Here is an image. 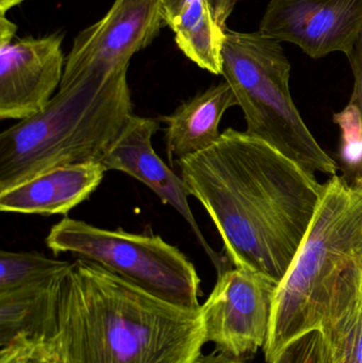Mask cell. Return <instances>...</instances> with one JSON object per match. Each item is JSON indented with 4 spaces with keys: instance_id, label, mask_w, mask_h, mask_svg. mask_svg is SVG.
Listing matches in <instances>:
<instances>
[{
    "instance_id": "obj_1",
    "label": "cell",
    "mask_w": 362,
    "mask_h": 363,
    "mask_svg": "<svg viewBox=\"0 0 362 363\" xmlns=\"http://www.w3.org/2000/svg\"><path fill=\"white\" fill-rule=\"evenodd\" d=\"M178 164L189 194L218 230L227 260L280 284L307 234L324 184L265 140L232 128Z\"/></svg>"
},
{
    "instance_id": "obj_2",
    "label": "cell",
    "mask_w": 362,
    "mask_h": 363,
    "mask_svg": "<svg viewBox=\"0 0 362 363\" xmlns=\"http://www.w3.org/2000/svg\"><path fill=\"white\" fill-rule=\"evenodd\" d=\"M62 363H197L199 309L178 306L84 259L72 262L50 336Z\"/></svg>"
},
{
    "instance_id": "obj_3",
    "label": "cell",
    "mask_w": 362,
    "mask_h": 363,
    "mask_svg": "<svg viewBox=\"0 0 362 363\" xmlns=\"http://www.w3.org/2000/svg\"><path fill=\"white\" fill-rule=\"evenodd\" d=\"M128 69L91 74L0 134V192L53 168L102 163L133 116Z\"/></svg>"
},
{
    "instance_id": "obj_4",
    "label": "cell",
    "mask_w": 362,
    "mask_h": 363,
    "mask_svg": "<svg viewBox=\"0 0 362 363\" xmlns=\"http://www.w3.org/2000/svg\"><path fill=\"white\" fill-rule=\"evenodd\" d=\"M356 264H362V186L336 174L324 184L307 234L276 289L266 362L320 330L340 281Z\"/></svg>"
},
{
    "instance_id": "obj_5",
    "label": "cell",
    "mask_w": 362,
    "mask_h": 363,
    "mask_svg": "<svg viewBox=\"0 0 362 363\" xmlns=\"http://www.w3.org/2000/svg\"><path fill=\"white\" fill-rule=\"evenodd\" d=\"M291 65L282 45L261 32L225 31L222 74L244 112L247 132L304 170L334 177L338 165L312 135L289 89Z\"/></svg>"
},
{
    "instance_id": "obj_6",
    "label": "cell",
    "mask_w": 362,
    "mask_h": 363,
    "mask_svg": "<svg viewBox=\"0 0 362 363\" xmlns=\"http://www.w3.org/2000/svg\"><path fill=\"white\" fill-rule=\"evenodd\" d=\"M46 245L55 255L72 254L93 262L172 304L201 306L197 269L159 235L106 230L66 217L51 228Z\"/></svg>"
},
{
    "instance_id": "obj_7",
    "label": "cell",
    "mask_w": 362,
    "mask_h": 363,
    "mask_svg": "<svg viewBox=\"0 0 362 363\" xmlns=\"http://www.w3.org/2000/svg\"><path fill=\"white\" fill-rule=\"evenodd\" d=\"M278 286L249 269L229 267L219 273L214 289L200 306L206 343L237 359L264 349Z\"/></svg>"
},
{
    "instance_id": "obj_8",
    "label": "cell",
    "mask_w": 362,
    "mask_h": 363,
    "mask_svg": "<svg viewBox=\"0 0 362 363\" xmlns=\"http://www.w3.org/2000/svg\"><path fill=\"white\" fill-rule=\"evenodd\" d=\"M164 23L159 0H115L101 19L74 38L60 87L129 68L132 57L152 44Z\"/></svg>"
},
{
    "instance_id": "obj_9",
    "label": "cell",
    "mask_w": 362,
    "mask_h": 363,
    "mask_svg": "<svg viewBox=\"0 0 362 363\" xmlns=\"http://www.w3.org/2000/svg\"><path fill=\"white\" fill-rule=\"evenodd\" d=\"M259 32L312 59L351 55L362 32V0H270Z\"/></svg>"
},
{
    "instance_id": "obj_10",
    "label": "cell",
    "mask_w": 362,
    "mask_h": 363,
    "mask_svg": "<svg viewBox=\"0 0 362 363\" xmlns=\"http://www.w3.org/2000/svg\"><path fill=\"white\" fill-rule=\"evenodd\" d=\"M63 36L26 38L0 46V118L23 121L55 95L65 68Z\"/></svg>"
},
{
    "instance_id": "obj_11",
    "label": "cell",
    "mask_w": 362,
    "mask_h": 363,
    "mask_svg": "<svg viewBox=\"0 0 362 363\" xmlns=\"http://www.w3.org/2000/svg\"><path fill=\"white\" fill-rule=\"evenodd\" d=\"M159 130L157 119L134 114L116 144L102 162L106 172H123L148 186L164 204L174 207L193 230L217 274L229 268L225 258L206 240L189 205L191 196L181 176L174 174L153 148L152 140Z\"/></svg>"
},
{
    "instance_id": "obj_12",
    "label": "cell",
    "mask_w": 362,
    "mask_h": 363,
    "mask_svg": "<svg viewBox=\"0 0 362 363\" xmlns=\"http://www.w3.org/2000/svg\"><path fill=\"white\" fill-rule=\"evenodd\" d=\"M106 172L102 163L53 168L0 192V211L26 215H67L99 187Z\"/></svg>"
},
{
    "instance_id": "obj_13",
    "label": "cell",
    "mask_w": 362,
    "mask_h": 363,
    "mask_svg": "<svg viewBox=\"0 0 362 363\" xmlns=\"http://www.w3.org/2000/svg\"><path fill=\"white\" fill-rule=\"evenodd\" d=\"M238 106L227 81L212 85L181 104L171 114L161 116L166 125V151L170 164L205 150L219 138V125L229 108Z\"/></svg>"
},
{
    "instance_id": "obj_14",
    "label": "cell",
    "mask_w": 362,
    "mask_h": 363,
    "mask_svg": "<svg viewBox=\"0 0 362 363\" xmlns=\"http://www.w3.org/2000/svg\"><path fill=\"white\" fill-rule=\"evenodd\" d=\"M319 330L325 363H362V264L342 277Z\"/></svg>"
},
{
    "instance_id": "obj_15",
    "label": "cell",
    "mask_w": 362,
    "mask_h": 363,
    "mask_svg": "<svg viewBox=\"0 0 362 363\" xmlns=\"http://www.w3.org/2000/svg\"><path fill=\"white\" fill-rule=\"evenodd\" d=\"M67 273L0 292V347L21 334L51 336Z\"/></svg>"
},
{
    "instance_id": "obj_16",
    "label": "cell",
    "mask_w": 362,
    "mask_h": 363,
    "mask_svg": "<svg viewBox=\"0 0 362 363\" xmlns=\"http://www.w3.org/2000/svg\"><path fill=\"white\" fill-rule=\"evenodd\" d=\"M166 25L171 28L180 50L210 74H222V48L227 29L217 23L204 0L185 4Z\"/></svg>"
},
{
    "instance_id": "obj_17",
    "label": "cell",
    "mask_w": 362,
    "mask_h": 363,
    "mask_svg": "<svg viewBox=\"0 0 362 363\" xmlns=\"http://www.w3.org/2000/svg\"><path fill=\"white\" fill-rule=\"evenodd\" d=\"M72 262L36 252H0V292L67 273Z\"/></svg>"
},
{
    "instance_id": "obj_18",
    "label": "cell",
    "mask_w": 362,
    "mask_h": 363,
    "mask_svg": "<svg viewBox=\"0 0 362 363\" xmlns=\"http://www.w3.org/2000/svg\"><path fill=\"white\" fill-rule=\"evenodd\" d=\"M335 123L341 130L340 160L346 177L352 182L362 179V117L358 108L350 102L335 115ZM348 179V180H349Z\"/></svg>"
},
{
    "instance_id": "obj_19",
    "label": "cell",
    "mask_w": 362,
    "mask_h": 363,
    "mask_svg": "<svg viewBox=\"0 0 362 363\" xmlns=\"http://www.w3.org/2000/svg\"><path fill=\"white\" fill-rule=\"evenodd\" d=\"M0 363H62L50 337L21 334L0 347Z\"/></svg>"
},
{
    "instance_id": "obj_20",
    "label": "cell",
    "mask_w": 362,
    "mask_h": 363,
    "mask_svg": "<svg viewBox=\"0 0 362 363\" xmlns=\"http://www.w3.org/2000/svg\"><path fill=\"white\" fill-rule=\"evenodd\" d=\"M189 1H191V0H159L165 23L170 21L185 4ZM204 1L210 4L217 23L221 27L227 29L225 25H227V18L233 12L238 0H204Z\"/></svg>"
},
{
    "instance_id": "obj_21",
    "label": "cell",
    "mask_w": 362,
    "mask_h": 363,
    "mask_svg": "<svg viewBox=\"0 0 362 363\" xmlns=\"http://www.w3.org/2000/svg\"><path fill=\"white\" fill-rule=\"evenodd\" d=\"M354 74V91L350 102L358 108L362 117V32L354 49L348 57Z\"/></svg>"
},
{
    "instance_id": "obj_22",
    "label": "cell",
    "mask_w": 362,
    "mask_h": 363,
    "mask_svg": "<svg viewBox=\"0 0 362 363\" xmlns=\"http://www.w3.org/2000/svg\"><path fill=\"white\" fill-rule=\"evenodd\" d=\"M16 31V25L9 21L6 15L0 14V46L12 43Z\"/></svg>"
},
{
    "instance_id": "obj_23",
    "label": "cell",
    "mask_w": 362,
    "mask_h": 363,
    "mask_svg": "<svg viewBox=\"0 0 362 363\" xmlns=\"http://www.w3.org/2000/svg\"><path fill=\"white\" fill-rule=\"evenodd\" d=\"M197 363H249L244 359H237V358L229 357V356L223 355L219 353L216 350L208 355H202L199 358Z\"/></svg>"
},
{
    "instance_id": "obj_24",
    "label": "cell",
    "mask_w": 362,
    "mask_h": 363,
    "mask_svg": "<svg viewBox=\"0 0 362 363\" xmlns=\"http://www.w3.org/2000/svg\"><path fill=\"white\" fill-rule=\"evenodd\" d=\"M23 1L25 0H0V14L6 15V12Z\"/></svg>"
},
{
    "instance_id": "obj_25",
    "label": "cell",
    "mask_w": 362,
    "mask_h": 363,
    "mask_svg": "<svg viewBox=\"0 0 362 363\" xmlns=\"http://www.w3.org/2000/svg\"><path fill=\"white\" fill-rule=\"evenodd\" d=\"M354 183L359 184V185H361V186H362V179H361V180H358V181L354 182Z\"/></svg>"
}]
</instances>
